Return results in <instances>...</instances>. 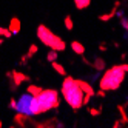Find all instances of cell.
<instances>
[{
  "mask_svg": "<svg viewBox=\"0 0 128 128\" xmlns=\"http://www.w3.org/2000/svg\"><path fill=\"white\" fill-rule=\"evenodd\" d=\"M31 100H32V94L26 93L22 96L19 105H17V110H19V113L23 114V116H31Z\"/></svg>",
  "mask_w": 128,
  "mask_h": 128,
  "instance_id": "5",
  "label": "cell"
},
{
  "mask_svg": "<svg viewBox=\"0 0 128 128\" xmlns=\"http://www.w3.org/2000/svg\"><path fill=\"white\" fill-rule=\"evenodd\" d=\"M0 43H2V39H0Z\"/></svg>",
  "mask_w": 128,
  "mask_h": 128,
  "instance_id": "22",
  "label": "cell"
},
{
  "mask_svg": "<svg viewBox=\"0 0 128 128\" xmlns=\"http://www.w3.org/2000/svg\"><path fill=\"white\" fill-rule=\"evenodd\" d=\"M74 2V6L77 8V10H86V8L91 5V0H72Z\"/></svg>",
  "mask_w": 128,
  "mask_h": 128,
  "instance_id": "10",
  "label": "cell"
},
{
  "mask_svg": "<svg viewBox=\"0 0 128 128\" xmlns=\"http://www.w3.org/2000/svg\"><path fill=\"white\" fill-rule=\"evenodd\" d=\"M93 66H94V70H97V71L105 70V60H104V59H96Z\"/></svg>",
  "mask_w": 128,
  "mask_h": 128,
  "instance_id": "13",
  "label": "cell"
},
{
  "mask_svg": "<svg viewBox=\"0 0 128 128\" xmlns=\"http://www.w3.org/2000/svg\"><path fill=\"white\" fill-rule=\"evenodd\" d=\"M37 37L39 40L45 45V46H48L50 50H54V51H65L66 50V43L62 37H59L57 34H54L46 25H39L37 28Z\"/></svg>",
  "mask_w": 128,
  "mask_h": 128,
  "instance_id": "4",
  "label": "cell"
},
{
  "mask_svg": "<svg viewBox=\"0 0 128 128\" xmlns=\"http://www.w3.org/2000/svg\"><path fill=\"white\" fill-rule=\"evenodd\" d=\"M70 46H71L72 52H74L76 56H84V54H85V46H84L80 42H77V40H72V42L70 43Z\"/></svg>",
  "mask_w": 128,
  "mask_h": 128,
  "instance_id": "7",
  "label": "cell"
},
{
  "mask_svg": "<svg viewBox=\"0 0 128 128\" xmlns=\"http://www.w3.org/2000/svg\"><path fill=\"white\" fill-rule=\"evenodd\" d=\"M36 52H37V46H36V45H31V46H30V52H28V56H26V57H31V56H34Z\"/></svg>",
  "mask_w": 128,
  "mask_h": 128,
  "instance_id": "16",
  "label": "cell"
},
{
  "mask_svg": "<svg viewBox=\"0 0 128 128\" xmlns=\"http://www.w3.org/2000/svg\"><path fill=\"white\" fill-rule=\"evenodd\" d=\"M63 26H65L68 31H72V28H74V22H72L71 16H65V19H63Z\"/></svg>",
  "mask_w": 128,
  "mask_h": 128,
  "instance_id": "11",
  "label": "cell"
},
{
  "mask_svg": "<svg viewBox=\"0 0 128 128\" xmlns=\"http://www.w3.org/2000/svg\"><path fill=\"white\" fill-rule=\"evenodd\" d=\"M57 56H59V52L54 51V50H51V51L46 54V60H48V62H54V60H57Z\"/></svg>",
  "mask_w": 128,
  "mask_h": 128,
  "instance_id": "15",
  "label": "cell"
},
{
  "mask_svg": "<svg viewBox=\"0 0 128 128\" xmlns=\"http://www.w3.org/2000/svg\"><path fill=\"white\" fill-rule=\"evenodd\" d=\"M99 50H102V51H106V45H105V43L99 45Z\"/></svg>",
  "mask_w": 128,
  "mask_h": 128,
  "instance_id": "21",
  "label": "cell"
},
{
  "mask_svg": "<svg viewBox=\"0 0 128 128\" xmlns=\"http://www.w3.org/2000/svg\"><path fill=\"white\" fill-rule=\"evenodd\" d=\"M77 82H79V85H80L82 91H84L85 94H90L91 97H93V96H96V91L93 90V86H91L90 84H86V82H84V80H77Z\"/></svg>",
  "mask_w": 128,
  "mask_h": 128,
  "instance_id": "8",
  "label": "cell"
},
{
  "mask_svg": "<svg viewBox=\"0 0 128 128\" xmlns=\"http://www.w3.org/2000/svg\"><path fill=\"white\" fill-rule=\"evenodd\" d=\"M105 94H106V91H104V90H100V88H99V90L96 91V96H99V97H102V99L105 97Z\"/></svg>",
  "mask_w": 128,
  "mask_h": 128,
  "instance_id": "19",
  "label": "cell"
},
{
  "mask_svg": "<svg viewBox=\"0 0 128 128\" xmlns=\"http://www.w3.org/2000/svg\"><path fill=\"white\" fill-rule=\"evenodd\" d=\"M120 23H122V26H124V28H125V31H128V19H126V17H120Z\"/></svg>",
  "mask_w": 128,
  "mask_h": 128,
  "instance_id": "18",
  "label": "cell"
},
{
  "mask_svg": "<svg viewBox=\"0 0 128 128\" xmlns=\"http://www.w3.org/2000/svg\"><path fill=\"white\" fill-rule=\"evenodd\" d=\"M60 93H62L63 99H65V102L68 104V106L72 108L74 111H77V110H80L84 106L85 93L82 91L79 82L74 77L65 76V79L62 82V86H60Z\"/></svg>",
  "mask_w": 128,
  "mask_h": 128,
  "instance_id": "2",
  "label": "cell"
},
{
  "mask_svg": "<svg viewBox=\"0 0 128 128\" xmlns=\"http://www.w3.org/2000/svg\"><path fill=\"white\" fill-rule=\"evenodd\" d=\"M119 5H120V2H116V3H114V8H113L110 12H106V14H100V16H99V20H102V22H110V20H111L113 17L116 16Z\"/></svg>",
  "mask_w": 128,
  "mask_h": 128,
  "instance_id": "6",
  "label": "cell"
},
{
  "mask_svg": "<svg viewBox=\"0 0 128 128\" xmlns=\"http://www.w3.org/2000/svg\"><path fill=\"white\" fill-rule=\"evenodd\" d=\"M19 30H20V22L17 20V19H12V22H11V28H10V32L12 34H16V32H19Z\"/></svg>",
  "mask_w": 128,
  "mask_h": 128,
  "instance_id": "12",
  "label": "cell"
},
{
  "mask_svg": "<svg viewBox=\"0 0 128 128\" xmlns=\"http://www.w3.org/2000/svg\"><path fill=\"white\" fill-rule=\"evenodd\" d=\"M51 66H52V70L57 72L59 76H63L65 77L66 76V70H65V66L62 65V63H59L57 60H54V62H51Z\"/></svg>",
  "mask_w": 128,
  "mask_h": 128,
  "instance_id": "9",
  "label": "cell"
},
{
  "mask_svg": "<svg viewBox=\"0 0 128 128\" xmlns=\"http://www.w3.org/2000/svg\"><path fill=\"white\" fill-rule=\"evenodd\" d=\"M125 76H128L125 68L122 65H114L111 68L105 70V72L99 80V88L104 91H116L125 80Z\"/></svg>",
  "mask_w": 128,
  "mask_h": 128,
  "instance_id": "3",
  "label": "cell"
},
{
  "mask_svg": "<svg viewBox=\"0 0 128 128\" xmlns=\"http://www.w3.org/2000/svg\"><path fill=\"white\" fill-rule=\"evenodd\" d=\"M42 90H43V88H40V86H37V85H30V86H28V93L32 94V96H36V94H39Z\"/></svg>",
  "mask_w": 128,
  "mask_h": 128,
  "instance_id": "14",
  "label": "cell"
},
{
  "mask_svg": "<svg viewBox=\"0 0 128 128\" xmlns=\"http://www.w3.org/2000/svg\"><path fill=\"white\" fill-rule=\"evenodd\" d=\"M60 105L59 93L52 88L42 90L39 94L32 96L31 100V116H39L50 111V110H56Z\"/></svg>",
  "mask_w": 128,
  "mask_h": 128,
  "instance_id": "1",
  "label": "cell"
},
{
  "mask_svg": "<svg viewBox=\"0 0 128 128\" xmlns=\"http://www.w3.org/2000/svg\"><path fill=\"white\" fill-rule=\"evenodd\" d=\"M100 111H102V108H100V110H97V108H90V114H91V116H94V117L99 116Z\"/></svg>",
  "mask_w": 128,
  "mask_h": 128,
  "instance_id": "17",
  "label": "cell"
},
{
  "mask_svg": "<svg viewBox=\"0 0 128 128\" xmlns=\"http://www.w3.org/2000/svg\"><path fill=\"white\" fill-rule=\"evenodd\" d=\"M0 34H3L5 37H10V36H11L10 31H8V30H3V28H0Z\"/></svg>",
  "mask_w": 128,
  "mask_h": 128,
  "instance_id": "20",
  "label": "cell"
}]
</instances>
